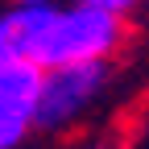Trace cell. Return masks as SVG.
Here are the masks:
<instances>
[{"mask_svg": "<svg viewBox=\"0 0 149 149\" xmlns=\"http://www.w3.org/2000/svg\"><path fill=\"white\" fill-rule=\"evenodd\" d=\"M83 4H95V8H108V13H120V17H124L137 0H83Z\"/></svg>", "mask_w": 149, "mask_h": 149, "instance_id": "5b68a950", "label": "cell"}, {"mask_svg": "<svg viewBox=\"0 0 149 149\" xmlns=\"http://www.w3.org/2000/svg\"><path fill=\"white\" fill-rule=\"evenodd\" d=\"M17 4H50V0H17Z\"/></svg>", "mask_w": 149, "mask_h": 149, "instance_id": "8992f818", "label": "cell"}, {"mask_svg": "<svg viewBox=\"0 0 149 149\" xmlns=\"http://www.w3.org/2000/svg\"><path fill=\"white\" fill-rule=\"evenodd\" d=\"M42 66L21 58H0V149H17L37 128Z\"/></svg>", "mask_w": 149, "mask_h": 149, "instance_id": "3957f363", "label": "cell"}, {"mask_svg": "<svg viewBox=\"0 0 149 149\" xmlns=\"http://www.w3.org/2000/svg\"><path fill=\"white\" fill-rule=\"evenodd\" d=\"M120 46H124V17L79 0V4H70V8H50L37 66L108 62Z\"/></svg>", "mask_w": 149, "mask_h": 149, "instance_id": "6da1fadb", "label": "cell"}, {"mask_svg": "<svg viewBox=\"0 0 149 149\" xmlns=\"http://www.w3.org/2000/svg\"><path fill=\"white\" fill-rule=\"evenodd\" d=\"M108 79V62H62L42 66V95H37V128L62 133L87 112Z\"/></svg>", "mask_w": 149, "mask_h": 149, "instance_id": "7a4b0ae2", "label": "cell"}, {"mask_svg": "<svg viewBox=\"0 0 149 149\" xmlns=\"http://www.w3.org/2000/svg\"><path fill=\"white\" fill-rule=\"evenodd\" d=\"M50 8L54 4H13L8 13H0V58L37 62Z\"/></svg>", "mask_w": 149, "mask_h": 149, "instance_id": "277c9868", "label": "cell"}]
</instances>
